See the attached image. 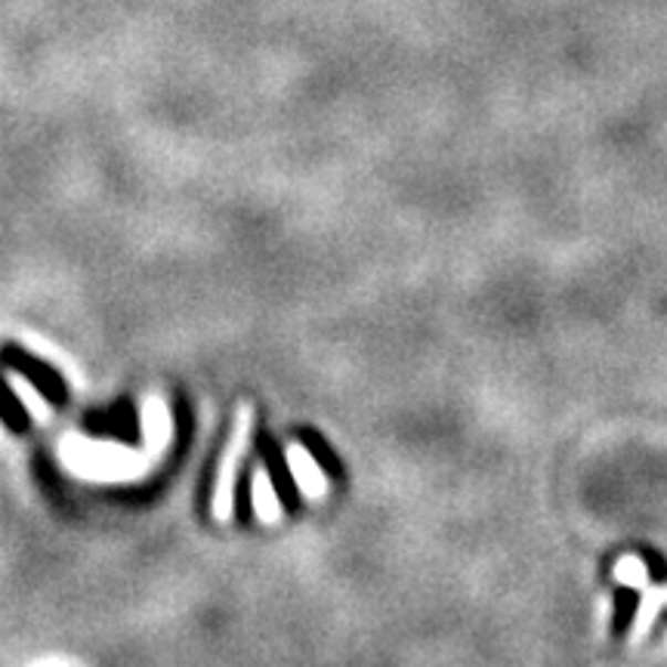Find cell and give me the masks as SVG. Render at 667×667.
Wrapping results in <instances>:
<instances>
[{
	"label": "cell",
	"instance_id": "1",
	"mask_svg": "<svg viewBox=\"0 0 667 667\" xmlns=\"http://www.w3.org/2000/svg\"><path fill=\"white\" fill-rule=\"evenodd\" d=\"M0 365H7L10 371H15L19 377H25L34 389H38V396L50 405H56L62 408L65 402H69V384L62 381V374L50 362H44L41 356H34L29 353L25 346H19V343H3L0 346Z\"/></svg>",
	"mask_w": 667,
	"mask_h": 667
},
{
	"label": "cell",
	"instance_id": "2",
	"mask_svg": "<svg viewBox=\"0 0 667 667\" xmlns=\"http://www.w3.org/2000/svg\"><path fill=\"white\" fill-rule=\"evenodd\" d=\"M84 432L93 439H112L121 445H139L143 430H139V411L134 399H118L105 405L100 411H90L84 417Z\"/></svg>",
	"mask_w": 667,
	"mask_h": 667
},
{
	"label": "cell",
	"instance_id": "3",
	"mask_svg": "<svg viewBox=\"0 0 667 667\" xmlns=\"http://www.w3.org/2000/svg\"><path fill=\"white\" fill-rule=\"evenodd\" d=\"M251 430H253V411L251 408H241L238 415L236 430H232V439L226 445L220 460V476H217V494H213V507L217 513H226L229 510V501L236 494V479L244 467V448L251 445Z\"/></svg>",
	"mask_w": 667,
	"mask_h": 667
},
{
	"label": "cell",
	"instance_id": "4",
	"mask_svg": "<svg viewBox=\"0 0 667 667\" xmlns=\"http://www.w3.org/2000/svg\"><path fill=\"white\" fill-rule=\"evenodd\" d=\"M257 448H260V458H263V463H267L269 482H272V489H275V494H279V501H282L284 510H291V513L300 510V489H296L294 473L288 470V460H284L279 442L263 432Z\"/></svg>",
	"mask_w": 667,
	"mask_h": 667
},
{
	"label": "cell",
	"instance_id": "5",
	"mask_svg": "<svg viewBox=\"0 0 667 667\" xmlns=\"http://www.w3.org/2000/svg\"><path fill=\"white\" fill-rule=\"evenodd\" d=\"M296 439H300V445H303L312 458H315V463L322 467V473H327L331 479H341L343 476L341 458L334 455V448L327 445V439L322 436V432H315L312 427H300V430H296Z\"/></svg>",
	"mask_w": 667,
	"mask_h": 667
},
{
	"label": "cell",
	"instance_id": "6",
	"mask_svg": "<svg viewBox=\"0 0 667 667\" xmlns=\"http://www.w3.org/2000/svg\"><path fill=\"white\" fill-rule=\"evenodd\" d=\"M0 424L10 432H29L31 415L22 405V399L13 393V386L7 384V377L0 374Z\"/></svg>",
	"mask_w": 667,
	"mask_h": 667
},
{
	"label": "cell",
	"instance_id": "7",
	"mask_svg": "<svg viewBox=\"0 0 667 667\" xmlns=\"http://www.w3.org/2000/svg\"><path fill=\"white\" fill-rule=\"evenodd\" d=\"M251 486H253V473L251 467H241V473H238V491H236V513L241 522H248L251 519Z\"/></svg>",
	"mask_w": 667,
	"mask_h": 667
},
{
	"label": "cell",
	"instance_id": "8",
	"mask_svg": "<svg viewBox=\"0 0 667 667\" xmlns=\"http://www.w3.org/2000/svg\"><path fill=\"white\" fill-rule=\"evenodd\" d=\"M634 608H637V593H634V591L618 593V608H615V630H624V627H627L630 615H634Z\"/></svg>",
	"mask_w": 667,
	"mask_h": 667
},
{
	"label": "cell",
	"instance_id": "9",
	"mask_svg": "<svg viewBox=\"0 0 667 667\" xmlns=\"http://www.w3.org/2000/svg\"><path fill=\"white\" fill-rule=\"evenodd\" d=\"M639 556H643V560L649 563V572H653V579H665V575H667V563H665V560H661V556H658V553H655V550H643Z\"/></svg>",
	"mask_w": 667,
	"mask_h": 667
},
{
	"label": "cell",
	"instance_id": "10",
	"mask_svg": "<svg viewBox=\"0 0 667 667\" xmlns=\"http://www.w3.org/2000/svg\"><path fill=\"white\" fill-rule=\"evenodd\" d=\"M622 579L639 581V579H643V572H639V569H637V563H624L622 565Z\"/></svg>",
	"mask_w": 667,
	"mask_h": 667
}]
</instances>
